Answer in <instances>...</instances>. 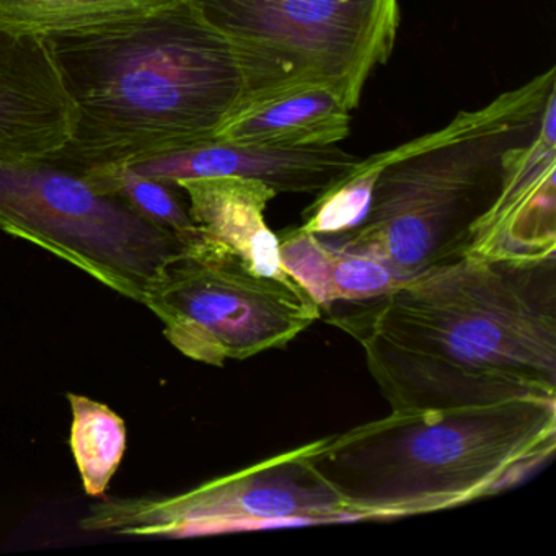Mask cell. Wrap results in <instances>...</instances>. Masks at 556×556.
I'll return each mask as SVG.
<instances>
[{
	"instance_id": "6da1fadb",
	"label": "cell",
	"mask_w": 556,
	"mask_h": 556,
	"mask_svg": "<svg viewBox=\"0 0 556 556\" xmlns=\"http://www.w3.org/2000/svg\"><path fill=\"white\" fill-rule=\"evenodd\" d=\"M331 314L392 412L556 400V255H465Z\"/></svg>"
},
{
	"instance_id": "7a4b0ae2",
	"label": "cell",
	"mask_w": 556,
	"mask_h": 556,
	"mask_svg": "<svg viewBox=\"0 0 556 556\" xmlns=\"http://www.w3.org/2000/svg\"><path fill=\"white\" fill-rule=\"evenodd\" d=\"M74 109L48 164L87 174L214 141L256 100L292 89L193 0L135 21L45 38Z\"/></svg>"
},
{
	"instance_id": "3957f363",
	"label": "cell",
	"mask_w": 556,
	"mask_h": 556,
	"mask_svg": "<svg viewBox=\"0 0 556 556\" xmlns=\"http://www.w3.org/2000/svg\"><path fill=\"white\" fill-rule=\"evenodd\" d=\"M556 451V400L392 412L307 444V462L356 519H399L510 490Z\"/></svg>"
},
{
	"instance_id": "277c9868",
	"label": "cell",
	"mask_w": 556,
	"mask_h": 556,
	"mask_svg": "<svg viewBox=\"0 0 556 556\" xmlns=\"http://www.w3.org/2000/svg\"><path fill=\"white\" fill-rule=\"evenodd\" d=\"M555 86L549 67L438 131L374 154L379 175L366 216L324 242L379 260L402 281L467 255L500 193L504 157L536 135Z\"/></svg>"
},
{
	"instance_id": "5b68a950",
	"label": "cell",
	"mask_w": 556,
	"mask_h": 556,
	"mask_svg": "<svg viewBox=\"0 0 556 556\" xmlns=\"http://www.w3.org/2000/svg\"><path fill=\"white\" fill-rule=\"evenodd\" d=\"M141 302L181 354L217 367L285 348L321 318L320 305L294 276L253 271L204 239L165 263Z\"/></svg>"
},
{
	"instance_id": "8992f818",
	"label": "cell",
	"mask_w": 556,
	"mask_h": 556,
	"mask_svg": "<svg viewBox=\"0 0 556 556\" xmlns=\"http://www.w3.org/2000/svg\"><path fill=\"white\" fill-rule=\"evenodd\" d=\"M0 229L138 302L187 247L86 175L45 161L0 162Z\"/></svg>"
},
{
	"instance_id": "52a82bcc",
	"label": "cell",
	"mask_w": 556,
	"mask_h": 556,
	"mask_svg": "<svg viewBox=\"0 0 556 556\" xmlns=\"http://www.w3.org/2000/svg\"><path fill=\"white\" fill-rule=\"evenodd\" d=\"M356 519L308 465L307 444L175 496L109 500L83 527L136 536H190Z\"/></svg>"
},
{
	"instance_id": "ba28073f",
	"label": "cell",
	"mask_w": 556,
	"mask_h": 556,
	"mask_svg": "<svg viewBox=\"0 0 556 556\" xmlns=\"http://www.w3.org/2000/svg\"><path fill=\"white\" fill-rule=\"evenodd\" d=\"M556 97L539 131L504 157L500 193L478 220L467 255L539 260L556 255Z\"/></svg>"
},
{
	"instance_id": "9c48e42d",
	"label": "cell",
	"mask_w": 556,
	"mask_h": 556,
	"mask_svg": "<svg viewBox=\"0 0 556 556\" xmlns=\"http://www.w3.org/2000/svg\"><path fill=\"white\" fill-rule=\"evenodd\" d=\"M73 126L47 40L0 31V162L43 161L70 141Z\"/></svg>"
},
{
	"instance_id": "30bf717a",
	"label": "cell",
	"mask_w": 556,
	"mask_h": 556,
	"mask_svg": "<svg viewBox=\"0 0 556 556\" xmlns=\"http://www.w3.org/2000/svg\"><path fill=\"white\" fill-rule=\"evenodd\" d=\"M359 161L338 146L275 149L210 141L125 165L139 175L174 185L194 178L240 177L263 181L278 194L318 197L351 174Z\"/></svg>"
},
{
	"instance_id": "8fae6325",
	"label": "cell",
	"mask_w": 556,
	"mask_h": 556,
	"mask_svg": "<svg viewBox=\"0 0 556 556\" xmlns=\"http://www.w3.org/2000/svg\"><path fill=\"white\" fill-rule=\"evenodd\" d=\"M188 201L201 239L239 256L253 271L288 276L278 236L266 226L265 211L278 197L258 180L240 177L194 178L177 184Z\"/></svg>"
},
{
	"instance_id": "7c38bea8",
	"label": "cell",
	"mask_w": 556,
	"mask_h": 556,
	"mask_svg": "<svg viewBox=\"0 0 556 556\" xmlns=\"http://www.w3.org/2000/svg\"><path fill=\"white\" fill-rule=\"evenodd\" d=\"M351 110L325 86H299L256 100L217 131L214 141L256 148L338 146L350 136Z\"/></svg>"
},
{
	"instance_id": "4fadbf2b",
	"label": "cell",
	"mask_w": 556,
	"mask_h": 556,
	"mask_svg": "<svg viewBox=\"0 0 556 556\" xmlns=\"http://www.w3.org/2000/svg\"><path fill=\"white\" fill-rule=\"evenodd\" d=\"M278 240L282 265L311 292L321 311L380 298L402 282L379 260L331 249L302 227L288 230Z\"/></svg>"
},
{
	"instance_id": "5bb4252c",
	"label": "cell",
	"mask_w": 556,
	"mask_h": 556,
	"mask_svg": "<svg viewBox=\"0 0 556 556\" xmlns=\"http://www.w3.org/2000/svg\"><path fill=\"white\" fill-rule=\"evenodd\" d=\"M180 0H0V31L47 38L80 34L164 11Z\"/></svg>"
},
{
	"instance_id": "9a60e30c",
	"label": "cell",
	"mask_w": 556,
	"mask_h": 556,
	"mask_svg": "<svg viewBox=\"0 0 556 556\" xmlns=\"http://www.w3.org/2000/svg\"><path fill=\"white\" fill-rule=\"evenodd\" d=\"M73 408L71 447L89 496H102L122 464L126 451V426L112 408L70 393Z\"/></svg>"
},
{
	"instance_id": "2e32d148",
	"label": "cell",
	"mask_w": 556,
	"mask_h": 556,
	"mask_svg": "<svg viewBox=\"0 0 556 556\" xmlns=\"http://www.w3.org/2000/svg\"><path fill=\"white\" fill-rule=\"evenodd\" d=\"M84 175L93 188L122 198L139 216L170 230L185 245H193L201 239L187 197L177 185L144 177L125 164L105 165Z\"/></svg>"
},
{
	"instance_id": "e0dca14e",
	"label": "cell",
	"mask_w": 556,
	"mask_h": 556,
	"mask_svg": "<svg viewBox=\"0 0 556 556\" xmlns=\"http://www.w3.org/2000/svg\"><path fill=\"white\" fill-rule=\"evenodd\" d=\"M377 175L379 165L374 155L359 161L343 180L315 197L317 200L305 210L302 229L330 237L359 224L369 210Z\"/></svg>"
}]
</instances>
